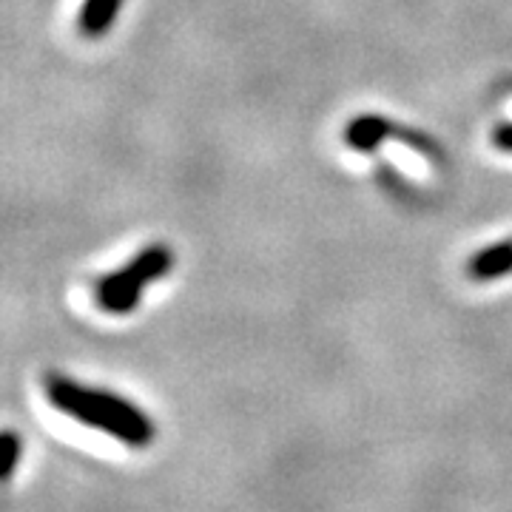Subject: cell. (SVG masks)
<instances>
[{
    "label": "cell",
    "instance_id": "6da1fadb",
    "mask_svg": "<svg viewBox=\"0 0 512 512\" xmlns=\"http://www.w3.org/2000/svg\"><path fill=\"white\" fill-rule=\"evenodd\" d=\"M43 390H46V399L52 402V407L60 410L63 416H69L83 427L100 430L126 447L143 450L157 436V427L146 410L140 404L128 402L120 393H111L103 387H89V384L74 382L66 376H49Z\"/></svg>",
    "mask_w": 512,
    "mask_h": 512
},
{
    "label": "cell",
    "instance_id": "7a4b0ae2",
    "mask_svg": "<svg viewBox=\"0 0 512 512\" xmlns=\"http://www.w3.org/2000/svg\"><path fill=\"white\" fill-rule=\"evenodd\" d=\"M171 265H174V254H171L168 245H160V242L148 245L146 251H140L120 271L100 279V285H97L100 308L106 313H114V316L131 313L140 305L143 291L151 282L163 279L171 271Z\"/></svg>",
    "mask_w": 512,
    "mask_h": 512
},
{
    "label": "cell",
    "instance_id": "3957f363",
    "mask_svg": "<svg viewBox=\"0 0 512 512\" xmlns=\"http://www.w3.org/2000/svg\"><path fill=\"white\" fill-rule=\"evenodd\" d=\"M345 140H348L350 148L365 151V154L376 151L384 140H402L427 157H439V146L433 140H427L424 134L413 131V128L396 126L393 120H387L382 114H359L356 120H350L348 128H345Z\"/></svg>",
    "mask_w": 512,
    "mask_h": 512
},
{
    "label": "cell",
    "instance_id": "277c9868",
    "mask_svg": "<svg viewBox=\"0 0 512 512\" xmlns=\"http://www.w3.org/2000/svg\"><path fill=\"white\" fill-rule=\"evenodd\" d=\"M467 274L476 282H493V279L512 274V239L495 242L490 248L478 251L467 265Z\"/></svg>",
    "mask_w": 512,
    "mask_h": 512
},
{
    "label": "cell",
    "instance_id": "5b68a950",
    "mask_svg": "<svg viewBox=\"0 0 512 512\" xmlns=\"http://www.w3.org/2000/svg\"><path fill=\"white\" fill-rule=\"evenodd\" d=\"M123 0H86L80 9V32L86 37H103L114 26V20L120 15Z\"/></svg>",
    "mask_w": 512,
    "mask_h": 512
},
{
    "label": "cell",
    "instance_id": "8992f818",
    "mask_svg": "<svg viewBox=\"0 0 512 512\" xmlns=\"http://www.w3.org/2000/svg\"><path fill=\"white\" fill-rule=\"evenodd\" d=\"M3 453H6V464H3V481H12L18 461L23 456V439L18 430H6L3 433Z\"/></svg>",
    "mask_w": 512,
    "mask_h": 512
},
{
    "label": "cell",
    "instance_id": "52a82bcc",
    "mask_svg": "<svg viewBox=\"0 0 512 512\" xmlns=\"http://www.w3.org/2000/svg\"><path fill=\"white\" fill-rule=\"evenodd\" d=\"M493 146L501 148V151H510V154H512V123L495 128V131H493Z\"/></svg>",
    "mask_w": 512,
    "mask_h": 512
}]
</instances>
